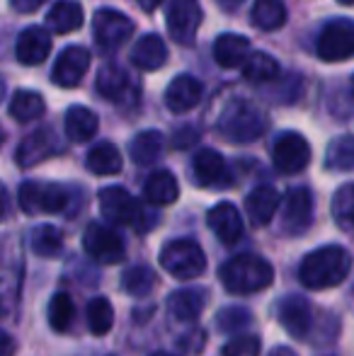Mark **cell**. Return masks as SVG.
<instances>
[{"mask_svg":"<svg viewBox=\"0 0 354 356\" xmlns=\"http://www.w3.org/2000/svg\"><path fill=\"white\" fill-rule=\"evenodd\" d=\"M352 254L342 245H323L308 252L298 264V279L306 289L325 291L340 286L350 277Z\"/></svg>","mask_w":354,"mask_h":356,"instance_id":"cell-1","label":"cell"},{"mask_svg":"<svg viewBox=\"0 0 354 356\" xmlns=\"http://www.w3.org/2000/svg\"><path fill=\"white\" fill-rule=\"evenodd\" d=\"M218 277H221V284L226 291L246 296L265 291L274 282V269L260 254H238V257H231L223 264Z\"/></svg>","mask_w":354,"mask_h":356,"instance_id":"cell-2","label":"cell"},{"mask_svg":"<svg viewBox=\"0 0 354 356\" xmlns=\"http://www.w3.org/2000/svg\"><path fill=\"white\" fill-rule=\"evenodd\" d=\"M218 134L231 143H252L265 134L267 117L248 99H231L218 117Z\"/></svg>","mask_w":354,"mask_h":356,"instance_id":"cell-3","label":"cell"},{"mask_svg":"<svg viewBox=\"0 0 354 356\" xmlns=\"http://www.w3.org/2000/svg\"><path fill=\"white\" fill-rule=\"evenodd\" d=\"M161 267L175 279H194L199 274H204L207 257H204V250L194 240L177 238L163 245Z\"/></svg>","mask_w":354,"mask_h":356,"instance_id":"cell-4","label":"cell"},{"mask_svg":"<svg viewBox=\"0 0 354 356\" xmlns=\"http://www.w3.org/2000/svg\"><path fill=\"white\" fill-rule=\"evenodd\" d=\"M19 207L24 213H61L68 207V192L54 182H24L19 187Z\"/></svg>","mask_w":354,"mask_h":356,"instance_id":"cell-5","label":"cell"},{"mask_svg":"<svg viewBox=\"0 0 354 356\" xmlns=\"http://www.w3.org/2000/svg\"><path fill=\"white\" fill-rule=\"evenodd\" d=\"M316 51L323 61L337 63L354 58V22L352 19H332L323 27Z\"/></svg>","mask_w":354,"mask_h":356,"instance_id":"cell-6","label":"cell"},{"mask_svg":"<svg viewBox=\"0 0 354 356\" xmlns=\"http://www.w3.org/2000/svg\"><path fill=\"white\" fill-rule=\"evenodd\" d=\"M97 199H99V211L114 225H134V228H138V223L146 216L141 204L122 187H104Z\"/></svg>","mask_w":354,"mask_h":356,"instance_id":"cell-7","label":"cell"},{"mask_svg":"<svg viewBox=\"0 0 354 356\" xmlns=\"http://www.w3.org/2000/svg\"><path fill=\"white\" fill-rule=\"evenodd\" d=\"M272 163L282 175H296L311 163V145L296 131H287L272 145Z\"/></svg>","mask_w":354,"mask_h":356,"instance_id":"cell-8","label":"cell"},{"mask_svg":"<svg viewBox=\"0 0 354 356\" xmlns=\"http://www.w3.org/2000/svg\"><path fill=\"white\" fill-rule=\"evenodd\" d=\"M83 248H86L88 257H92L99 264H119L124 259V240L112 228L99 223H90L83 235Z\"/></svg>","mask_w":354,"mask_h":356,"instance_id":"cell-9","label":"cell"},{"mask_svg":"<svg viewBox=\"0 0 354 356\" xmlns=\"http://www.w3.org/2000/svg\"><path fill=\"white\" fill-rule=\"evenodd\" d=\"M95 39L99 47L104 49H119L122 44H127L134 34V22L124 13L112 8H102L95 13L92 19Z\"/></svg>","mask_w":354,"mask_h":356,"instance_id":"cell-10","label":"cell"},{"mask_svg":"<svg viewBox=\"0 0 354 356\" xmlns=\"http://www.w3.org/2000/svg\"><path fill=\"white\" fill-rule=\"evenodd\" d=\"M168 29L179 44H192L202 24V8L197 0H170L168 5Z\"/></svg>","mask_w":354,"mask_h":356,"instance_id":"cell-11","label":"cell"},{"mask_svg":"<svg viewBox=\"0 0 354 356\" xmlns=\"http://www.w3.org/2000/svg\"><path fill=\"white\" fill-rule=\"evenodd\" d=\"M313 223V197L308 189L296 187L287 194L282 207V228L289 235H303Z\"/></svg>","mask_w":354,"mask_h":356,"instance_id":"cell-12","label":"cell"},{"mask_svg":"<svg viewBox=\"0 0 354 356\" xmlns=\"http://www.w3.org/2000/svg\"><path fill=\"white\" fill-rule=\"evenodd\" d=\"M274 313H277L279 325H282L289 334H293V337L303 339L308 334V330H311L313 308H311V303L303 298V296L291 293V296H284V298H279Z\"/></svg>","mask_w":354,"mask_h":356,"instance_id":"cell-13","label":"cell"},{"mask_svg":"<svg viewBox=\"0 0 354 356\" xmlns=\"http://www.w3.org/2000/svg\"><path fill=\"white\" fill-rule=\"evenodd\" d=\"M58 150H61V143H58L56 134L51 129H39V131L22 138V143L17 145V153H15V160H17L19 168L27 170L56 155Z\"/></svg>","mask_w":354,"mask_h":356,"instance_id":"cell-14","label":"cell"},{"mask_svg":"<svg viewBox=\"0 0 354 356\" xmlns=\"http://www.w3.org/2000/svg\"><path fill=\"white\" fill-rule=\"evenodd\" d=\"M90 68V54L83 47H68L61 51V56L56 58L51 71V80L58 88H76L81 85V80L86 78Z\"/></svg>","mask_w":354,"mask_h":356,"instance_id":"cell-15","label":"cell"},{"mask_svg":"<svg viewBox=\"0 0 354 356\" xmlns=\"http://www.w3.org/2000/svg\"><path fill=\"white\" fill-rule=\"evenodd\" d=\"M194 182L199 187H228L231 184V172L221 153L211 148H204L194 158Z\"/></svg>","mask_w":354,"mask_h":356,"instance_id":"cell-16","label":"cell"},{"mask_svg":"<svg viewBox=\"0 0 354 356\" xmlns=\"http://www.w3.org/2000/svg\"><path fill=\"white\" fill-rule=\"evenodd\" d=\"M97 92L104 99L117 104H131L136 102L138 90L134 88L131 78L119 66H104L97 75Z\"/></svg>","mask_w":354,"mask_h":356,"instance_id":"cell-17","label":"cell"},{"mask_svg":"<svg viewBox=\"0 0 354 356\" xmlns=\"http://www.w3.org/2000/svg\"><path fill=\"white\" fill-rule=\"evenodd\" d=\"M207 223L211 228V233L216 235L221 243L226 245H236L243 238V218L238 213V209L228 202L216 204L214 209H209L207 213Z\"/></svg>","mask_w":354,"mask_h":356,"instance_id":"cell-18","label":"cell"},{"mask_svg":"<svg viewBox=\"0 0 354 356\" xmlns=\"http://www.w3.org/2000/svg\"><path fill=\"white\" fill-rule=\"evenodd\" d=\"M204 85L194 75H177L166 90V104L170 112L184 114L202 102Z\"/></svg>","mask_w":354,"mask_h":356,"instance_id":"cell-19","label":"cell"},{"mask_svg":"<svg viewBox=\"0 0 354 356\" xmlns=\"http://www.w3.org/2000/svg\"><path fill=\"white\" fill-rule=\"evenodd\" d=\"M17 61L22 66H39L51 54V34L42 27H27L17 37Z\"/></svg>","mask_w":354,"mask_h":356,"instance_id":"cell-20","label":"cell"},{"mask_svg":"<svg viewBox=\"0 0 354 356\" xmlns=\"http://www.w3.org/2000/svg\"><path fill=\"white\" fill-rule=\"evenodd\" d=\"M207 308V291L204 289H182L170 293L168 298V310L177 323H197L199 315Z\"/></svg>","mask_w":354,"mask_h":356,"instance_id":"cell-21","label":"cell"},{"mask_svg":"<svg viewBox=\"0 0 354 356\" xmlns=\"http://www.w3.org/2000/svg\"><path fill=\"white\" fill-rule=\"evenodd\" d=\"M250 42L241 34H221L214 42V58L221 68H236L243 66L250 56Z\"/></svg>","mask_w":354,"mask_h":356,"instance_id":"cell-22","label":"cell"},{"mask_svg":"<svg viewBox=\"0 0 354 356\" xmlns=\"http://www.w3.org/2000/svg\"><path fill=\"white\" fill-rule=\"evenodd\" d=\"M166 61H168V49L166 42L158 34H146L134 47L131 63L141 68V71H156V68L166 66Z\"/></svg>","mask_w":354,"mask_h":356,"instance_id":"cell-23","label":"cell"},{"mask_svg":"<svg viewBox=\"0 0 354 356\" xmlns=\"http://www.w3.org/2000/svg\"><path fill=\"white\" fill-rule=\"evenodd\" d=\"M282 197L274 187H257L255 192L248 194L246 199V211L250 216V220L255 225H267L274 218Z\"/></svg>","mask_w":354,"mask_h":356,"instance_id":"cell-24","label":"cell"},{"mask_svg":"<svg viewBox=\"0 0 354 356\" xmlns=\"http://www.w3.org/2000/svg\"><path fill=\"white\" fill-rule=\"evenodd\" d=\"M143 194L151 204L156 207H168L179 197V184L175 179V175L168 172V170H156L151 177L143 184Z\"/></svg>","mask_w":354,"mask_h":356,"instance_id":"cell-25","label":"cell"},{"mask_svg":"<svg viewBox=\"0 0 354 356\" xmlns=\"http://www.w3.org/2000/svg\"><path fill=\"white\" fill-rule=\"evenodd\" d=\"M86 165L92 175H119L122 172V153L114 143L102 141L88 153Z\"/></svg>","mask_w":354,"mask_h":356,"instance_id":"cell-26","label":"cell"},{"mask_svg":"<svg viewBox=\"0 0 354 356\" xmlns=\"http://www.w3.org/2000/svg\"><path fill=\"white\" fill-rule=\"evenodd\" d=\"M63 129H66V136L71 141H90L97 131V117L88 107H71L66 112V119H63Z\"/></svg>","mask_w":354,"mask_h":356,"instance_id":"cell-27","label":"cell"},{"mask_svg":"<svg viewBox=\"0 0 354 356\" xmlns=\"http://www.w3.org/2000/svg\"><path fill=\"white\" fill-rule=\"evenodd\" d=\"M163 134L161 131H141L138 136L131 138L129 143V153H131V160L136 165H153L163 153Z\"/></svg>","mask_w":354,"mask_h":356,"instance_id":"cell-28","label":"cell"},{"mask_svg":"<svg viewBox=\"0 0 354 356\" xmlns=\"http://www.w3.org/2000/svg\"><path fill=\"white\" fill-rule=\"evenodd\" d=\"M47 22L56 34L76 32V29L83 27V8L73 0H61L51 8Z\"/></svg>","mask_w":354,"mask_h":356,"instance_id":"cell-29","label":"cell"},{"mask_svg":"<svg viewBox=\"0 0 354 356\" xmlns=\"http://www.w3.org/2000/svg\"><path fill=\"white\" fill-rule=\"evenodd\" d=\"M29 245H32V252L39 254V257L54 259L61 254L63 250V233L56 228V225H37L32 230V238H29Z\"/></svg>","mask_w":354,"mask_h":356,"instance_id":"cell-30","label":"cell"},{"mask_svg":"<svg viewBox=\"0 0 354 356\" xmlns=\"http://www.w3.org/2000/svg\"><path fill=\"white\" fill-rule=\"evenodd\" d=\"M287 22V5L282 0H255L252 5V24L265 32L284 27Z\"/></svg>","mask_w":354,"mask_h":356,"instance_id":"cell-31","label":"cell"},{"mask_svg":"<svg viewBox=\"0 0 354 356\" xmlns=\"http://www.w3.org/2000/svg\"><path fill=\"white\" fill-rule=\"evenodd\" d=\"M44 109H47V102L42 99V95L29 92V90H19V92H15V97L10 99V114H13V119L19 124L39 119L44 114Z\"/></svg>","mask_w":354,"mask_h":356,"instance_id":"cell-32","label":"cell"},{"mask_svg":"<svg viewBox=\"0 0 354 356\" xmlns=\"http://www.w3.org/2000/svg\"><path fill=\"white\" fill-rule=\"evenodd\" d=\"M325 168L335 172H347L354 170V136H337L328 145Z\"/></svg>","mask_w":354,"mask_h":356,"instance_id":"cell-33","label":"cell"},{"mask_svg":"<svg viewBox=\"0 0 354 356\" xmlns=\"http://www.w3.org/2000/svg\"><path fill=\"white\" fill-rule=\"evenodd\" d=\"M86 318H88V327L92 334H107L114 325V308L104 296H97L88 303V310H86Z\"/></svg>","mask_w":354,"mask_h":356,"instance_id":"cell-34","label":"cell"},{"mask_svg":"<svg viewBox=\"0 0 354 356\" xmlns=\"http://www.w3.org/2000/svg\"><path fill=\"white\" fill-rule=\"evenodd\" d=\"M277 73H279V63L262 51L250 54L248 61L243 63V75L250 83H269V80L277 78Z\"/></svg>","mask_w":354,"mask_h":356,"instance_id":"cell-35","label":"cell"},{"mask_svg":"<svg viewBox=\"0 0 354 356\" xmlns=\"http://www.w3.org/2000/svg\"><path fill=\"white\" fill-rule=\"evenodd\" d=\"M49 325L56 332H66L71 327L73 318H76V305H73L71 296L68 293H54L49 300Z\"/></svg>","mask_w":354,"mask_h":356,"instance_id":"cell-36","label":"cell"},{"mask_svg":"<svg viewBox=\"0 0 354 356\" xmlns=\"http://www.w3.org/2000/svg\"><path fill=\"white\" fill-rule=\"evenodd\" d=\"M156 286V274L146 264H136V267H129L122 277V289L131 296H146L151 293V289Z\"/></svg>","mask_w":354,"mask_h":356,"instance_id":"cell-37","label":"cell"},{"mask_svg":"<svg viewBox=\"0 0 354 356\" xmlns=\"http://www.w3.org/2000/svg\"><path fill=\"white\" fill-rule=\"evenodd\" d=\"M332 218L340 228H354V182L342 184L332 197Z\"/></svg>","mask_w":354,"mask_h":356,"instance_id":"cell-38","label":"cell"},{"mask_svg":"<svg viewBox=\"0 0 354 356\" xmlns=\"http://www.w3.org/2000/svg\"><path fill=\"white\" fill-rule=\"evenodd\" d=\"M250 325V310L246 308H223L216 315V327L226 334H236Z\"/></svg>","mask_w":354,"mask_h":356,"instance_id":"cell-39","label":"cell"},{"mask_svg":"<svg viewBox=\"0 0 354 356\" xmlns=\"http://www.w3.org/2000/svg\"><path fill=\"white\" fill-rule=\"evenodd\" d=\"M260 337L257 334H241L226 342L223 347V356H260Z\"/></svg>","mask_w":354,"mask_h":356,"instance_id":"cell-40","label":"cell"},{"mask_svg":"<svg viewBox=\"0 0 354 356\" xmlns=\"http://www.w3.org/2000/svg\"><path fill=\"white\" fill-rule=\"evenodd\" d=\"M47 3V0H10V5H13L17 13H34V10H39L42 5Z\"/></svg>","mask_w":354,"mask_h":356,"instance_id":"cell-41","label":"cell"},{"mask_svg":"<svg viewBox=\"0 0 354 356\" xmlns=\"http://www.w3.org/2000/svg\"><path fill=\"white\" fill-rule=\"evenodd\" d=\"M15 342L5 334H0V356H15Z\"/></svg>","mask_w":354,"mask_h":356,"instance_id":"cell-42","label":"cell"},{"mask_svg":"<svg viewBox=\"0 0 354 356\" xmlns=\"http://www.w3.org/2000/svg\"><path fill=\"white\" fill-rule=\"evenodd\" d=\"M218 5H221L226 13H233V10H238L243 5V0H216Z\"/></svg>","mask_w":354,"mask_h":356,"instance_id":"cell-43","label":"cell"},{"mask_svg":"<svg viewBox=\"0 0 354 356\" xmlns=\"http://www.w3.org/2000/svg\"><path fill=\"white\" fill-rule=\"evenodd\" d=\"M5 213H8V192H5V187L0 184V220L5 218Z\"/></svg>","mask_w":354,"mask_h":356,"instance_id":"cell-44","label":"cell"},{"mask_svg":"<svg viewBox=\"0 0 354 356\" xmlns=\"http://www.w3.org/2000/svg\"><path fill=\"white\" fill-rule=\"evenodd\" d=\"M267 356H298V354L293 352V349H289V347H274Z\"/></svg>","mask_w":354,"mask_h":356,"instance_id":"cell-45","label":"cell"},{"mask_svg":"<svg viewBox=\"0 0 354 356\" xmlns=\"http://www.w3.org/2000/svg\"><path fill=\"white\" fill-rule=\"evenodd\" d=\"M161 3H163V0H138V5H141L146 13H153V10H156Z\"/></svg>","mask_w":354,"mask_h":356,"instance_id":"cell-46","label":"cell"},{"mask_svg":"<svg viewBox=\"0 0 354 356\" xmlns=\"http://www.w3.org/2000/svg\"><path fill=\"white\" fill-rule=\"evenodd\" d=\"M337 3H342V5H354V0H337Z\"/></svg>","mask_w":354,"mask_h":356,"instance_id":"cell-47","label":"cell"},{"mask_svg":"<svg viewBox=\"0 0 354 356\" xmlns=\"http://www.w3.org/2000/svg\"><path fill=\"white\" fill-rule=\"evenodd\" d=\"M151 356H172V354H168V352H156V354H151Z\"/></svg>","mask_w":354,"mask_h":356,"instance_id":"cell-48","label":"cell"},{"mask_svg":"<svg viewBox=\"0 0 354 356\" xmlns=\"http://www.w3.org/2000/svg\"><path fill=\"white\" fill-rule=\"evenodd\" d=\"M3 141H5V136H3V129H0V145H3Z\"/></svg>","mask_w":354,"mask_h":356,"instance_id":"cell-49","label":"cell"},{"mask_svg":"<svg viewBox=\"0 0 354 356\" xmlns=\"http://www.w3.org/2000/svg\"><path fill=\"white\" fill-rule=\"evenodd\" d=\"M352 90H354V78H352Z\"/></svg>","mask_w":354,"mask_h":356,"instance_id":"cell-50","label":"cell"}]
</instances>
